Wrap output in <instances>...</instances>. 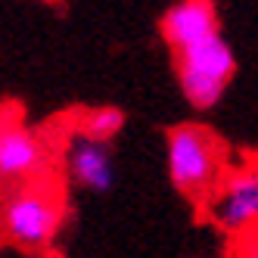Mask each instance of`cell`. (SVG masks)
Instances as JSON below:
<instances>
[{"label": "cell", "mask_w": 258, "mask_h": 258, "mask_svg": "<svg viewBox=\"0 0 258 258\" xmlns=\"http://www.w3.org/2000/svg\"><path fill=\"white\" fill-rule=\"evenodd\" d=\"M50 150L41 131H34L16 115L4 131H0V187L16 190L47 177Z\"/></svg>", "instance_id": "cell-4"}, {"label": "cell", "mask_w": 258, "mask_h": 258, "mask_svg": "<svg viewBox=\"0 0 258 258\" xmlns=\"http://www.w3.org/2000/svg\"><path fill=\"white\" fill-rule=\"evenodd\" d=\"M165 165L171 187L193 202H212L227 177V150L212 127L183 121L168 127Z\"/></svg>", "instance_id": "cell-1"}, {"label": "cell", "mask_w": 258, "mask_h": 258, "mask_svg": "<svg viewBox=\"0 0 258 258\" xmlns=\"http://www.w3.org/2000/svg\"><path fill=\"white\" fill-rule=\"evenodd\" d=\"M212 206V221L224 230L236 233L258 221V165L227 171L224 183L218 187Z\"/></svg>", "instance_id": "cell-6"}, {"label": "cell", "mask_w": 258, "mask_h": 258, "mask_svg": "<svg viewBox=\"0 0 258 258\" xmlns=\"http://www.w3.org/2000/svg\"><path fill=\"white\" fill-rule=\"evenodd\" d=\"M221 34V13L215 0H174L159 19V38L171 53L190 50Z\"/></svg>", "instance_id": "cell-5"}, {"label": "cell", "mask_w": 258, "mask_h": 258, "mask_svg": "<svg viewBox=\"0 0 258 258\" xmlns=\"http://www.w3.org/2000/svg\"><path fill=\"white\" fill-rule=\"evenodd\" d=\"M66 196L50 177H41L25 187L7 190L0 199V236L7 243L41 252L56 243V236L66 224Z\"/></svg>", "instance_id": "cell-2"}, {"label": "cell", "mask_w": 258, "mask_h": 258, "mask_svg": "<svg viewBox=\"0 0 258 258\" xmlns=\"http://www.w3.org/2000/svg\"><path fill=\"white\" fill-rule=\"evenodd\" d=\"M171 62H174V78L180 94L196 112L215 109L224 100L236 75V56L224 34H218L206 44H196L190 50L171 53Z\"/></svg>", "instance_id": "cell-3"}, {"label": "cell", "mask_w": 258, "mask_h": 258, "mask_svg": "<svg viewBox=\"0 0 258 258\" xmlns=\"http://www.w3.org/2000/svg\"><path fill=\"white\" fill-rule=\"evenodd\" d=\"M66 174L69 180L75 183L78 190L87 193H109L115 187V159H112V146L97 143V140H87L81 134L72 131L66 150Z\"/></svg>", "instance_id": "cell-7"}, {"label": "cell", "mask_w": 258, "mask_h": 258, "mask_svg": "<svg viewBox=\"0 0 258 258\" xmlns=\"http://www.w3.org/2000/svg\"><path fill=\"white\" fill-rule=\"evenodd\" d=\"M16 115H19V109H16L13 103H0V131H4V127H7Z\"/></svg>", "instance_id": "cell-9"}, {"label": "cell", "mask_w": 258, "mask_h": 258, "mask_svg": "<svg viewBox=\"0 0 258 258\" xmlns=\"http://www.w3.org/2000/svg\"><path fill=\"white\" fill-rule=\"evenodd\" d=\"M124 124H127V115L121 112L118 106H97V109H87V112H81L75 134L112 146V140L124 131Z\"/></svg>", "instance_id": "cell-8"}]
</instances>
